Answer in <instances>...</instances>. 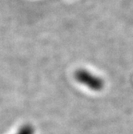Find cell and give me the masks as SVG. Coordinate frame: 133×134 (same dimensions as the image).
I'll return each instance as SVG.
<instances>
[{
    "instance_id": "obj_1",
    "label": "cell",
    "mask_w": 133,
    "mask_h": 134,
    "mask_svg": "<svg viewBox=\"0 0 133 134\" xmlns=\"http://www.w3.org/2000/svg\"><path fill=\"white\" fill-rule=\"evenodd\" d=\"M18 134H33V129L30 126L23 127Z\"/></svg>"
}]
</instances>
